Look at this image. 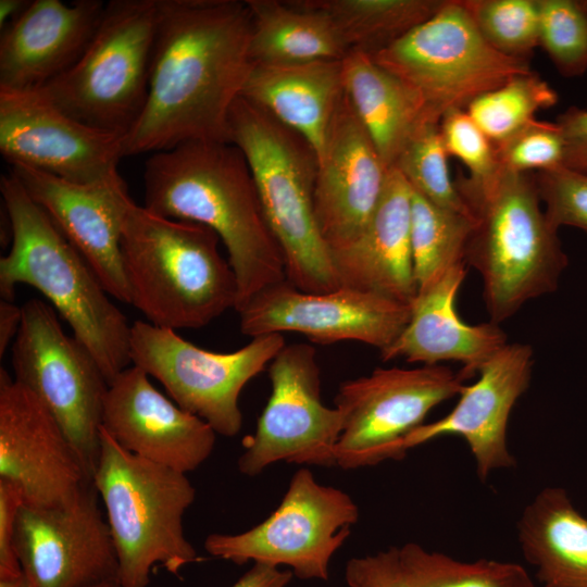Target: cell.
Returning <instances> with one entry per match:
<instances>
[{
    "label": "cell",
    "instance_id": "36",
    "mask_svg": "<svg viewBox=\"0 0 587 587\" xmlns=\"http://www.w3.org/2000/svg\"><path fill=\"white\" fill-rule=\"evenodd\" d=\"M539 47L564 77L587 72V0H537Z\"/></svg>",
    "mask_w": 587,
    "mask_h": 587
},
{
    "label": "cell",
    "instance_id": "9",
    "mask_svg": "<svg viewBox=\"0 0 587 587\" xmlns=\"http://www.w3.org/2000/svg\"><path fill=\"white\" fill-rule=\"evenodd\" d=\"M371 57L419 93L436 123L532 72L529 60L504 55L483 38L461 0H446L430 18Z\"/></svg>",
    "mask_w": 587,
    "mask_h": 587
},
{
    "label": "cell",
    "instance_id": "45",
    "mask_svg": "<svg viewBox=\"0 0 587 587\" xmlns=\"http://www.w3.org/2000/svg\"><path fill=\"white\" fill-rule=\"evenodd\" d=\"M26 0H1L0 1V26L1 29L20 16L29 5Z\"/></svg>",
    "mask_w": 587,
    "mask_h": 587
},
{
    "label": "cell",
    "instance_id": "17",
    "mask_svg": "<svg viewBox=\"0 0 587 587\" xmlns=\"http://www.w3.org/2000/svg\"><path fill=\"white\" fill-rule=\"evenodd\" d=\"M123 140L72 118L38 90H0V152L11 166L93 184L118 173Z\"/></svg>",
    "mask_w": 587,
    "mask_h": 587
},
{
    "label": "cell",
    "instance_id": "19",
    "mask_svg": "<svg viewBox=\"0 0 587 587\" xmlns=\"http://www.w3.org/2000/svg\"><path fill=\"white\" fill-rule=\"evenodd\" d=\"M11 172L88 262L108 294L129 303L121 238L134 201L121 175L77 184L23 165L11 166Z\"/></svg>",
    "mask_w": 587,
    "mask_h": 587
},
{
    "label": "cell",
    "instance_id": "11",
    "mask_svg": "<svg viewBox=\"0 0 587 587\" xmlns=\"http://www.w3.org/2000/svg\"><path fill=\"white\" fill-rule=\"evenodd\" d=\"M358 519L359 508L347 492L300 469L264 521L239 534H210L203 547L213 558L237 565L287 566L298 578L328 580L332 558Z\"/></svg>",
    "mask_w": 587,
    "mask_h": 587
},
{
    "label": "cell",
    "instance_id": "8",
    "mask_svg": "<svg viewBox=\"0 0 587 587\" xmlns=\"http://www.w3.org/2000/svg\"><path fill=\"white\" fill-rule=\"evenodd\" d=\"M159 0H111L79 60L37 89L72 118L125 136L148 95Z\"/></svg>",
    "mask_w": 587,
    "mask_h": 587
},
{
    "label": "cell",
    "instance_id": "43",
    "mask_svg": "<svg viewBox=\"0 0 587 587\" xmlns=\"http://www.w3.org/2000/svg\"><path fill=\"white\" fill-rule=\"evenodd\" d=\"M292 577L290 570L252 563V566L230 587H287Z\"/></svg>",
    "mask_w": 587,
    "mask_h": 587
},
{
    "label": "cell",
    "instance_id": "3",
    "mask_svg": "<svg viewBox=\"0 0 587 587\" xmlns=\"http://www.w3.org/2000/svg\"><path fill=\"white\" fill-rule=\"evenodd\" d=\"M1 198L12 245L0 259V295L14 300L18 284L39 290L97 361L109 385L130 360V330L96 273L11 171Z\"/></svg>",
    "mask_w": 587,
    "mask_h": 587
},
{
    "label": "cell",
    "instance_id": "4",
    "mask_svg": "<svg viewBox=\"0 0 587 587\" xmlns=\"http://www.w3.org/2000/svg\"><path fill=\"white\" fill-rule=\"evenodd\" d=\"M454 184L475 218L465 262L480 274L490 321L500 324L527 301L555 291L569 259L545 215L535 175L500 167L488 179L462 175Z\"/></svg>",
    "mask_w": 587,
    "mask_h": 587
},
{
    "label": "cell",
    "instance_id": "37",
    "mask_svg": "<svg viewBox=\"0 0 587 587\" xmlns=\"http://www.w3.org/2000/svg\"><path fill=\"white\" fill-rule=\"evenodd\" d=\"M495 146L500 166L508 171L532 173L564 165L565 139L557 122L535 118Z\"/></svg>",
    "mask_w": 587,
    "mask_h": 587
},
{
    "label": "cell",
    "instance_id": "29",
    "mask_svg": "<svg viewBox=\"0 0 587 587\" xmlns=\"http://www.w3.org/2000/svg\"><path fill=\"white\" fill-rule=\"evenodd\" d=\"M253 64L342 60L350 51L332 17L308 0H246Z\"/></svg>",
    "mask_w": 587,
    "mask_h": 587
},
{
    "label": "cell",
    "instance_id": "5",
    "mask_svg": "<svg viewBox=\"0 0 587 587\" xmlns=\"http://www.w3.org/2000/svg\"><path fill=\"white\" fill-rule=\"evenodd\" d=\"M209 227L157 215L133 202L121 238L129 303L147 322L168 329L200 328L236 310L235 273Z\"/></svg>",
    "mask_w": 587,
    "mask_h": 587
},
{
    "label": "cell",
    "instance_id": "44",
    "mask_svg": "<svg viewBox=\"0 0 587 587\" xmlns=\"http://www.w3.org/2000/svg\"><path fill=\"white\" fill-rule=\"evenodd\" d=\"M22 322V308L13 301L1 299L0 301V355L2 357L8 346L17 335Z\"/></svg>",
    "mask_w": 587,
    "mask_h": 587
},
{
    "label": "cell",
    "instance_id": "18",
    "mask_svg": "<svg viewBox=\"0 0 587 587\" xmlns=\"http://www.w3.org/2000/svg\"><path fill=\"white\" fill-rule=\"evenodd\" d=\"M0 479L12 484L30 507L65 503L92 483L53 415L3 369Z\"/></svg>",
    "mask_w": 587,
    "mask_h": 587
},
{
    "label": "cell",
    "instance_id": "13",
    "mask_svg": "<svg viewBox=\"0 0 587 587\" xmlns=\"http://www.w3.org/2000/svg\"><path fill=\"white\" fill-rule=\"evenodd\" d=\"M465 377L449 366L378 367L345 380L335 397L342 414L336 466L357 470L405 457L402 442L441 402L459 396Z\"/></svg>",
    "mask_w": 587,
    "mask_h": 587
},
{
    "label": "cell",
    "instance_id": "30",
    "mask_svg": "<svg viewBox=\"0 0 587 587\" xmlns=\"http://www.w3.org/2000/svg\"><path fill=\"white\" fill-rule=\"evenodd\" d=\"M336 24L349 51L388 48L436 14L446 0H308Z\"/></svg>",
    "mask_w": 587,
    "mask_h": 587
},
{
    "label": "cell",
    "instance_id": "7",
    "mask_svg": "<svg viewBox=\"0 0 587 587\" xmlns=\"http://www.w3.org/2000/svg\"><path fill=\"white\" fill-rule=\"evenodd\" d=\"M92 483L124 587H147L155 565L179 576L202 560L184 534L183 517L196 498L187 474L128 452L101 427Z\"/></svg>",
    "mask_w": 587,
    "mask_h": 587
},
{
    "label": "cell",
    "instance_id": "6",
    "mask_svg": "<svg viewBox=\"0 0 587 587\" xmlns=\"http://www.w3.org/2000/svg\"><path fill=\"white\" fill-rule=\"evenodd\" d=\"M228 140L250 166L266 221L284 254L287 280L307 292L341 287L315 216L319 158L313 147L241 96L229 113Z\"/></svg>",
    "mask_w": 587,
    "mask_h": 587
},
{
    "label": "cell",
    "instance_id": "41",
    "mask_svg": "<svg viewBox=\"0 0 587 587\" xmlns=\"http://www.w3.org/2000/svg\"><path fill=\"white\" fill-rule=\"evenodd\" d=\"M22 504L18 490L0 479V579L23 574L14 549L15 521Z\"/></svg>",
    "mask_w": 587,
    "mask_h": 587
},
{
    "label": "cell",
    "instance_id": "42",
    "mask_svg": "<svg viewBox=\"0 0 587 587\" xmlns=\"http://www.w3.org/2000/svg\"><path fill=\"white\" fill-rule=\"evenodd\" d=\"M557 123L565 139L564 166L587 173V108L570 107Z\"/></svg>",
    "mask_w": 587,
    "mask_h": 587
},
{
    "label": "cell",
    "instance_id": "27",
    "mask_svg": "<svg viewBox=\"0 0 587 587\" xmlns=\"http://www.w3.org/2000/svg\"><path fill=\"white\" fill-rule=\"evenodd\" d=\"M516 537L542 587H587V516L564 488L535 495L517 520Z\"/></svg>",
    "mask_w": 587,
    "mask_h": 587
},
{
    "label": "cell",
    "instance_id": "22",
    "mask_svg": "<svg viewBox=\"0 0 587 587\" xmlns=\"http://www.w3.org/2000/svg\"><path fill=\"white\" fill-rule=\"evenodd\" d=\"M388 172L344 92L319 159L314 189L316 221L330 252L364 230L382 199Z\"/></svg>",
    "mask_w": 587,
    "mask_h": 587
},
{
    "label": "cell",
    "instance_id": "32",
    "mask_svg": "<svg viewBox=\"0 0 587 587\" xmlns=\"http://www.w3.org/2000/svg\"><path fill=\"white\" fill-rule=\"evenodd\" d=\"M399 555L414 587H535L526 569L514 562L461 561L415 542L399 547Z\"/></svg>",
    "mask_w": 587,
    "mask_h": 587
},
{
    "label": "cell",
    "instance_id": "2",
    "mask_svg": "<svg viewBox=\"0 0 587 587\" xmlns=\"http://www.w3.org/2000/svg\"><path fill=\"white\" fill-rule=\"evenodd\" d=\"M143 195L150 212L216 233L236 276V311L287 279L250 166L234 143L192 140L152 153L145 163Z\"/></svg>",
    "mask_w": 587,
    "mask_h": 587
},
{
    "label": "cell",
    "instance_id": "40",
    "mask_svg": "<svg viewBox=\"0 0 587 587\" xmlns=\"http://www.w3.org/2000/svg\"><path fill=\"white\" fill-rule=\"evenodd\" d=\"M347 587H414L399 555V547L350 559L345 567Z\"/></svg>",
    "mask_w": 587,
    "mask_h": 587
},
{
    "label": "cell",
    "instance_id": "16",
    "mask_svg": "<svg viewBox=\"0 0 587 587\" xmlns=\"http://www.w3.org/2000/svg\"><path fill=\"white\" fill-rule=\"evenodd\" d=\"M237 312L240 332L252 338L296 332L320 345L355 340L380 352L408 325L411 304L347 287L307 292L285 279L259 291Z\"/></svg>",
    "mask_w": 587,
    "mask_h": 587
},
{
    "label": "cell",
    "instance_id": "39",
    "mask_svg": "<svg viewBox=\"0 0 587 587\" xmlns=\"http://www.w3.org/2000/svg\"><path fill=\"white\" fill-rule=\"evenodd\" d=\"M448 155L459 159L469 171V178L485 180L501 167L495 143L467 114L466 110L446 113L439 122Z\"/></svg>",
    "mask_w": 587,
    "mask_h": 587
},
{
    "label": "cell",
    "instance_id": "24",
    "mask_svg": "<svg viewBox=\"0 0 587 587\" xmlns=\"http://www.w3.org/2000/svg\"><path fill=\"white\" fill-rule=\"evenodd\" d=\"M412 189L390 168L382 199L361 235L330 252L341 287L412 304L417 295L411 249Z\"/></svg>",
    "mask_w": 587,
    "mask_h": 587
},
{
    "label": "cell",
    "instance_id": "35",
    "mask_svg": "<svg viewBox=\"0 0 587 587\" xmlns=\"http://www.w3.org/2000/svg\"><path fill=\"white\" fill-rule=\"evenodd\" d=\"M483 38L500 53L529 60L539 46L537 0H461Z\"/></svg>",
    "mask_w": 587,
    "mask_h": 587
},
{
    "label": "cell",
    "instance_id": "47",
    "mask_svg": "<svg viewBox=\"0 0 587 587\" xmlns=\"http://www.w3.org/2000/svg\"><path fill=\"white\" fill-rule=\"evenodd\" d=\"M86 587H124L116 578L99 582Z\"/></svg>",
    "mask_w": 587,
    "mask_h": 587
},
{
    "label": "cell",
    "instance_id": "33",
    "mask_svg": "<svg viewBox=\"0 0 587 587\" xmlns=\"http://www.w3.org/2000/svg\"><path fill=\"white\" fill-rule=\"evenodd\" d=\"M558 92L535 72L513 76L500 87L476 98L467 114L498 145L557 104Z\"/></svg>",
    "mask_w": 587,
    "mask_h": 587
},
{
    "label": "cell",
    "instance_id": "25",
    "mask_svg": "<svg viewBox=\"0 0 587 587\" xmlns=\"http://www.w3.org/2000/svg\"><path fill=\"white\" fill-rule=\"evenodd\" d=\"M466 264L449 270L430 286L417 291L411 317L399 337L380 351L383 361L398 358L423 365L444 361L462 363L467 378L508 344L507 334L491 321L466 324L455 310V297L466 274Z\"/></svg>",
    "mask_w": 587,
    "mask_h": 587
},
{
    "label": "cell",
    "instance_id": "38",
    "mask_svg": "<svg viewBox=\"0 0 587 587\" xmlns=\"http://www.w3.org/2000/svg\"><path fill=\"white\" fill-rule=\"evenodd\" d=\"M535 183L549 224L587 232V173L564 165L537 172Z\"/></svg>",
    "mask_w": 587,
    "mask_h": 587
},
{
    "label": "cell",
    "instance_id": "21",
    "mask_svg": "<svg viewBox=\"0 0 587 587\" xmlns=\"http://www.w3.org/2000/svg\"><path fill=\"white\" fill-rule=\"evenodd\" d=\"M136 365L109 385L101 427L128 452L182 473L212 454L215 430L163 396Z\"/></svg>",
    "mask_w": 587,
    "mask_h": 587
},
{
    "label": "cell",
    "instance_id": "1",
    "mask_svg": "<svg viewBox=\"0 0 587 587\" xmlns=\"http://www.w3.org/2000/svg\"><path fill=\"white\" fill-rule=\"evenodd\" d=\"M251 32L246 0H159L147 100L124 157L229 142V113L254 65Z\"/></svg>",
    "mask_w": 587,
    "mask_h": 587
},
{
    "label": "cell",
    "instance_id": "34",
    "mask_svg": "<svg viewBox=\"0 0 587 587\" xmlns=\"http://www.w3.org/2000/svg\"><path fill=\"white\" fill-rule=\"evenodd\" d=\"M448 157L439 123L427 122L410 139L391 168L433 204L473 215L451 179Z\"/></svg>",
    "mask_w": 587,
    "mask_h": 587
},
{
    "label": "cell",
    "instance_id": "14",
    "mask_svg": "<svg viewBox=\"0 0 587 587\" xmlns=\"http://www.w3.org/2000/svg\"><path fill=\"white\" fill-rule=\"evenodd\" d=\"M268 375L271 396L253 435L242 441L238 471L253 477L277 462L336 466L344 420L336 407L322 402L315 348L285 345L268 364Z\"/></svg>",
    "mask_w": 587,
    "mask_h": 587
},
{
    "label": "cell",
    "instance_id": "12",
    "mask_svg": "<svg viewBox=\"0 0 587 587\" xmlns=\"http://www.w3.org/2000/svg\"><path fill=\"white\" fill-rule=\"evenodd\" d=\"M286 345L282 334L253 337L228 353L201 349L174 329L136 321L130 330V360L158 379L183 410L207 422L218 435L236 436L242 427L239 396Z\"/></svg>",
    "mask_w": 587,
    "mask_h": 587
},
{
    "label": "cell",
    "instance_id": "26",
    "mask_svg": "<svg viewBox=\"0 0 587 587\" xmlns=\"http://www.w3.org/2000/svg\"><path fill=\"white\" fill-rule=\"evenodd\" d=\"M342 60L254 64L241 97L304 137L322 155L344 96Z\"/></svg>",
    "mask_w": 587,
    "mask_h": 587
},
{
    "label": "cell",
    "instance_id": "28",
    "mask_svg": "<svg viewBox=\"0 0 587 587\" xmlns=\"http://www.w3.org/2000/svg\"><path fill=\"white\" fill-rule=\"evenodd\" d=\"M342 84L354 112L390 170L415 133L433 122L424 101L371 55L359 51H350L342 59Z\"/></svg>",
    "mask_w": 587,
    "mask_h": 587
},
{
    "label": "cell",
    "instance_id": "46",
    "mask_svg": "<svg viewBox=\"0 0 587 587\" xmlns=\"http://www.w3.org/2000/svg\"><path fill=\"white\" fill-rule=\"evenodd\" d=\"M0 587H30L24 574L13 578L0 579Z\"/></svg>",
    "mask_w": 587,
    "mask_h": 587
},
{
    "label": "cell",
    "instance_id": "31",
    "mask_svg": "<svg viewBox=\"0 0 587 587\" xmlns=\"http://www.w3.org/2000/svg\"><path fill=\"white\" fill-rule=\"evenodd\" d=\"M474 224L473 215L441 209L412 189L411 249L417 291L449 270L466 264L465 252Z\"/></svg>",
    "mask_w": 587,
    "mask_h": 587
},
{
    "label": "cell",
    "instance_id": "15",
    "mask_svg": "<svg viewBox=\"0 0 587 587\" xmlns=\"http://www.w3.org/2000/svg\"><path fill=\"white\" fill-rule=\"evenodd\" d=\"M99 500L90 483L59 505H21L14 549L30 587H86L117 579L115 547Z\"/></svg>",
    "mask_w": 587,
    "mask_h": 587
},
{
    "label": "cell",
    "instance_id": "23",
    "mask_svg": "<svg viewBox=\"0 0 587 587\" xmlns=\"http://www.w3.org/2000/svg\"><path fill=\"white\" fill-rule=\"evenodd\" d=\"M101 0H34L1 29L0 90H37L68 71L102 21Z\"/></svg>",
    "mask_w": 587,
    "mask_h": 587
},
{
    "label": "cell",
    "instance_id": "10",
    "mask_svg": "<svg viewBox=\"0 0 587 587\" xmlns=\"http://www.w3.org/2000/svg\"><path fill=\"white\" fill-rule=\"evenodd\" d=\"M13 378L60 424L92 482L109 383L89 350L66 335L52 305L29 299L11 346Z\"/></svg>",
    "mask_w": 587,
    "mask_h": 587
},
{
    "label": "cell",
    "instance_id": "20",
    "mask_svg": "<svg viewBox=\"0 0 587 587\" xmlns=\"http://www.w3.org/2000/svg\"><path fill=\"white\" fill-rule=\"evenodd\" d=\"M534 352L526 344H507L478 371V379L463 387L454 408L444 417L423 424L402 442L410 449L442 436H459L474 458L479 479L511 469L515 458L507 441L510 414L528 389Z\"/></svg>",
    "mask_w": 587,
    "mask_h": 587
}]
</instances>
